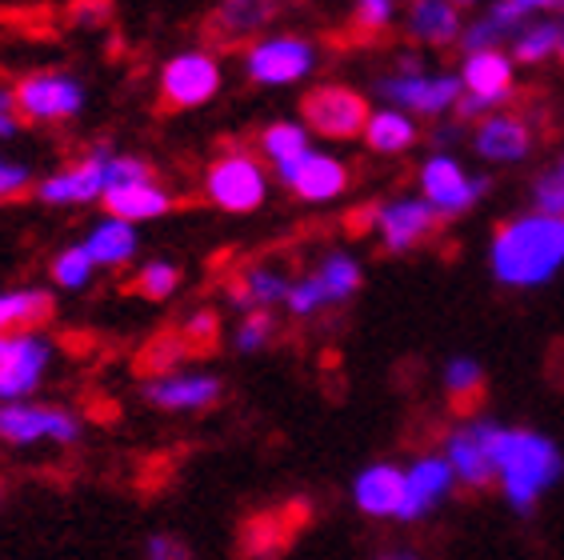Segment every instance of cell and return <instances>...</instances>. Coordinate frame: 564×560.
Returning a JSON list of instances; mask_svg holds the SVG:
<instances>
[{
    "label": "cell",
    "mask_w": 564,
    "mask_h": 560,
    "mask_svg": "<svg viewBox=\"0 0 564 560\" xmlns=\"http://www.w3.org/2000/svg\"><path fill=\"white\" fill-rule=\"evenodd\" d=\"M497 476L505 485V496L521 513H532L541 493L561 476V453L553 441L536 432H505L497 437Z\"/></svg>",
    "instance_id": "2"
},
{
    "label": "cell",
    "mask_w": 564,
    "mask_h": 560,
    "mask_svg": "<svg viewBox=\"0 0 564 560\" xmlns=\"http://www.w3.org/2000/svg\"><path fill=\"white\" fill-rule=\"evenodd\" d=\"M137 245H141L137 225H124V220H117V216L100 220L85 240L88 257H93V265H100V269H117V265L132 260L137 257Z\"/></svg>",
    "instance_id": "27"
},
{
    "label": "cell",
    "mask_w": 564,
    "mask_h": 560,
    "mask_svg": "<svg viewBox=\"0 0 564 560\" xmlns=\"http://www.w3.org/2000/svg\"><path fill=\"white\" fill-rule=\"evenodd\" d=\"M416 181H421V201L433 205L445 220L448 216L468 213V208L485 196V189H489L485 176H468L465 164L456 161L453 152H433V157L421 164Z\"/></svg>",
    "instance_id": "11"
},
{
    "label": "cell",
    "mask_w": 564,
    "mask_h": 560,
    "mask_svg": "<svg viewBox=\"0 0 564 560\" xmlns=\"http://www.w3.org/2000/svg\"><path fill=\"white\" fill-rule=\"evenodd\" d=\"M105 161H109V149H93L61 173L44 176L36 184V201L41 205H93V201H100L105 196Z\"/></svg>",
    "instance_id": "15"
},
{
    "label": "cell",
    "mask_w": 564,
    "mask_h": 560,
    "mask_svg": "<svg viewBox=\"0 0 564 560\" xmlns=\"http://www.w3.org/2000/svg\"><path fill=\"white\" fill-rule=\"evenodd\" d=\"M313 517V505L308 500H284V505H272L252 513L237 532V557L240 560H276L293 549V540L304 532Z\"/></svg>",
    "instance_id": "8"
},
{
    "label": "cell",
    "mask_w": 564,
    "mask_h": 560,
    "mask_svg": "<svg viewBox=\"0 0 564 560\" xmlns=\"http://www.w3.org/2000/svg\"><path fill=\"white\" fill-rule=\"evenodd\" d=\"M456 76H460V85H465V97L456 105V117L460 120L492 117V108L505 105V100L512 97V88H517V65L509 61L505 49L468 53Z\"/></svg>",
    "instance_id": "9"
},
{
    "label": "cell",
    "mask_w": 564,
    "mask_h": 560,
    "mask_svg": "<svg viewBox=\"0 0 564 560\" xmlns=\"http://www.w3.org/2000/svg\"><path fill=\"white\" fill-rule=\"evenodd\" d=\"M17 117L21 120H73L85 112V85L68 73H29L17 85Z\"/></svg>",
    "instance_id": "10"
},
{
    "label": "cell",
    "mask_w": 564,
    "mask_h": 560,
    "mask_svg": "<svg viewBox=\"0 0 564 560\" xmlns=\"http://www.w3.org/2000/svg\"><path fill=\"white\" fill-rule=\"evenodd\" d=\"M445 216L436 213L433 205H424L421 196H401V201H384L372 205V228L384 240L389 252H409V248L424 245L441 228Z\"/></svg>",
    "instance_id": "13"
},
{
    "label": "cell",
    "mask_w": 564,
    "mask_h": 560,
    "mask_svg": "<svg viewBox=\"0 0 564 560\" xmlns=\"http://www.w3.org/2000/svg\"><path fill=\"white\" fill-rule=\"evenodd\" d=\"M272 333H276V321H272V313H269V309H257V313H249L245 321H240V329H237V348H240V353L264 348L272 341Z\"/></svg>",
    "instance_id": "41"
},
{
    "label": "cell",
    "mask_w": 564,
    "mask_h": 560,
    "mask_svg": "<svg viewBox=\"0 0 564 560\" xmlns=\"http://www.w3.org/2000/svg\"><path fill=\"white\" fill-rule=\"evenodd\" d=\"M316 280H321V289H325V301L328 304H345L357 297L360 289V265L348 252H328L321 260V269H316Z\"/></svg>",
    "instance_id": "33"
},
{
    "label": "cell",
    "mask_w": 564,
    "mask_h": 560,
    "mask_svg": "<svg viewBox=\"0 0 564 560\" xmlns=\"http://www.w3.org/2000/svg\"><path fill=\"white\" fill-rule=\"evenodd\" d=\"M152 181V164L132 157V152H109L105 161V193L112 189H129V184H144Z\"/></svg>",
    "instance_id": "36"
},
{
    "label": "cell",
    "mask_w": 564,
    "mask_h": 560,
    "mask_svg": "<svg viewBox=\"0 0 564 560\" xmlns=\"http://www.w3.org/2000/svg\"><path fill=\"white\" fill-rule=\"evenodd\" d=\"M561 53V17H536L524 21L509 36V61L512 65H541L549 56Z\"/></svg>",
    "instance_id": "26"
},
{
    "label": "cell",
    "mask_w": 564,
    "mask_h": 560,
    "mask_svg": "<svg viewBox=\"0 0 564 560\" xmlns=\"http://www.w3.org/2000/svg\"><path fill=\"white\" fill-rule=\"evenodd\" d=\"M380 560H416L413 552H389V557H380Z\"/></svg>",
    "instance_id": "47"
},
{
    "label": "cell",
    "mask_w": 564,
    "mask_h": 560,
    "mask_svg": "<svg viewBox=\"0 0 564 560\" xmlns=\"http://www.w3.org/2000/svg\"><path fill=\"white\" fill-rule=\"evenodd\" d=\"M181 356H185V341L176 333H164L156 336L152 345H144V353L137 356V373H173L176 365H181Z\"/></svg>",
    "instance_id": "35"
},
{
    "label": "cell",
    "mask_w": 564,
    "mask_h": 560,
    "mask_svg": "<svg viewBox=\"0 0 564 560\" xmlns=\"http://www.w3.org/2000/svg\"><path fill=\"white\" fill-rule=\"evenodd\" d=\"M53 292L44 289H17L0 292V336L36 333L41 324L53 321Z\"/></svg>",
    "instance_id": "23"
},
{
    "label": "cell",
    "mask_w": 564,
    "mask_h": 560,
    "mask_svg": "<svg viewBox=\"0 0 564 560\" xmlns=\"http://www.w3.org/2000/svg\"><path fill=\"white\" fill-rule=\"evenodd\" d=\"M149 405L156 409H208L220 400L217 377H161L144 388Z\"/></svg>",
    "instance_id": "24"
},
{
    "label": "cell",
    "mask_w": 564,
    "mask_h": 560,
    "mask_svg": "<svg viewBox=\"0 0 564 560\" xmlns=\"http://www.w3.org/2000/svg\"><path fill=\"white\" fill-rule=\"evenodd\" d=\"M532 205H536V213L561 216L564 220V173L561 169L536 176V184H532Z\"/></svg>",
    "instance_id": "40"
},
{
    "label": "cell",
    "mask_w": 564,
    "mask_h": 560,
    "mask_svg": "<svg viewBox=\"0 0 564 560\" xmlns=\"http://www.w3.org/2000/svg\"><path fill=\"white\" fill-rule=\"evenodd\" d=\"M372 108L348 85H316L301 100V125L325 140H357L365 137Z\"/></svg>",
    "instance_id": "7"
},
{
    "label": "cell",
    "mask_w": 564,
    "mask_h": 560,
    "mask_svg": "<svg viewBox=\"0 0 564 560\" xmlns=\"http://www.w3.org/2000/svg\"><path fill=\"white\" fill-rule=\"evenodd\" d=\"M448 476H453L448 461H433V456H429V461L416 464L413 473H409V496H404L401 517L413 520V517H421V513H429V505L448 488Z\"/></svg>",
    "instance_id": "28"
},
{
    "label": "cell",
    "mask_w": 564,
    "mask_h": 560,
    "mask_svg": "<svg viewBox=\"0 0 564 560\" xmlns=\"http://www.w3.org/2000/svg\"><path fill=\"white\" fill-rule=\"evenodd\" d=\"M404 24H409L413 41L433 44V49L460 41V33H465L460 9H456L453 0H413V4H409V17H404Z\"/></svg>",
    "instance_id": "22"
},
{
    "label": "cell",
    "mask_w": 564,
    "mask_h": 560,
    "mask_svg": "<svg viewBox=\"0 0 564 560\" xmlns=\"http://www.w3.org/2000/svg\"><path fill=\"white\" fill-rule=\"evenodd\" d=\"M497 437L500 429L477 424L448 441V469L465 481V488H489L497 481Z\"/></svg>",
    "instance_id": "17"
},
{
    "label": "cell",
    "mask_w": 564,
    "mask_h": 560,
    "mask_svg": "<svg viewBox=\"0 0 564 560\" xmlns=\"http://www.w3.org/2000/svg\"><path fill=\"white\" fill-rule=\"evenodd\" d=\"M453 4H456V9H477L480 0H453Z\"/></svg>",
    "instance_id": "48"
},
{
    "label": "cell",
    "mask_w": 564,
    "mask_h": 560,
    "mask_svg": "<svg viewBox=\"0 0 564 560\" xmlns=\"http://www.w3.org/2000/svg\"><path fill=\"white\" fill-rule=\"evenodd\" d=\"M445 388H448V397H453V409L460 412V417H473V412H477V405L485 400V373H480L477 360L460 356V360H453V365H448Z\"/></svg>",
    "instance_id": "32"
},
{
    "label": "cell",
    "mask_w": 564,
    "mask_h": 560,
    "mask_svg": "<svg viewBox=\"0 0 564 560\" xmlns=\"http://www.w3.org/2000/svg\"><path fill=\"white\" fill-rule=\"evenodd\" d=\"M48 365V341L36 333L0 336V400L12 405L17 397L33 392Z\"/></svg>",
    "instance_id": "14"
},
{
    "label": "cell",
    "mask_w": 564,
    "mask_h": 560,
    "mask_svg": "<svg viewBox=\"0 0 564 560\" xmlns=\"http://www.w3.org/2000/svg\"><path fill=\"white\" fill-rule=\"evenodd\" d=\"M492 277L509 289H536L553 280L564 265V220L544 213L512 216L492 233Z\"/></svg>",
    "instance_id": "1"
},
{
    "label": "cell",
    "mask_w": 564,
    "mask_h": 560,
    "mask_svg": "<svg viewBox=\"0 0 564 560\" xmlns=\"http://www.w3.org/2000/svg\"><path fill=\"white\" fill-rule=\"evenodd\" d=\"M257 149H261L264 161L276 169V164L293 161V157L313 149V132L304 129L301 120H272L269 129L257 137Z\"/></svg>",
    "instance_id": "29"
},
{
    "label": "cell",
    "mask_w": 564,
    "mask_h": 560,
    "mask_svg": "<svg viewBox=\"0 0 564 560\" xmlns=\"http://www.w3.org/2000/svg\"><path fill=\"white\" fill-rule=\"evenodd\" d=\"M228 297H232V304L257 313V309H269V304H276V301L289 297V280L272 269H245V277L232 284Z\"/></svg>",
    "instance_id": "30"
},
{
    "label": "cell",
    "mask_w": 564,
    "mask_h": 560,
    "mask_svg": "<svg viewBox=\"0 0 564 560\" xmlns=\"http://www.w3.org/2000/svg\"><path fill=\"white\" fill-rule=\"evenodd\" d=\"M33 173H29V164H17L9 157H0V201H12V196H21L29 189Z\"/></svg>",
    "instance_id": "43"
},
{
    "label": "cell",
    "mask_w": 564,
    "mask_h": 560,
    "mask_svg": "<svg viewBox=\"0 0 564 560\" xmlns=\"http://www.w3.org/2000/svg\"><path fill=\"white\" fill-rule=\"evenodd\" d=\"M272 17H276V0H220V9L208 17V36L225 44L245 41L261 33Z\"/></svg>",
    "instance_id": "20"
},
{
    "label": "cell",
    "mask_w": 564,
    "mask_h": 560,
    "mask_svg": "<svg viewBox=\"0 0 564 560\" xmlns=\"http://www.w3.org/2000/svg\"><path fill=\"white\" fill-rule=\"evenodd\" d=\"M272 176H276L293 196L308 201V205L337 201V196L348 189V181H352L348 164L337 161V157H328V152H321V149H308V152H301V157H293V161L276 164Z\"/></svg>",
    "instance_id": "12"
},
{
    "label": "cell",
    "mask_w": 564,
    "mask_h": 560,
    "mask_svg": "<svg viewBox=\"0 0 564 560\" xmlns=\"http://www.w3.org/2000/svg\"><path fill=\"white\" fill-rule=\"evenodd\" d=\"M76 420L48 405H0V441L9 444H36V441H76Z\"/></svg>",
    "instance_id": "16"
},
{
    "label": "cell",
    "mask_w": 564,
    "mask_h": 560,
    "mask_svg": "<svg viewBox=\"0 0 564 560\" xmlns=\"http://www.w3.org/2000/svg\"><path fill=\"white\" fill-rule=\"evenodd\" d=\"M404 496H409V473L392 464H377L357 481V505L369 517H401Z\"/></svg>",
    "instance_id": "21"
},
{
    "label": "cell",
    "mask_w": 564,
    "mask_h": 560,
    "mask_svg": "<svg viewBox=\"0 0 564 560\" xmlns=\"http://www.w3.org/2000/svg\"><path fill=\"white\" fill-rule=\"evenodd\" d=\"M556 56L564 61V17H561V53H556Z\"/></svg>",
    "instance_id": "49"
},
{
    "label": "cell",
    "mask_w": 564,
    "mask_h": 560,
    "mask_svg": "<svg viewBox=\"0 0 564 560\" xmlns=\"http://www.w3.org/2000/svg\"><path fill=\"white\" fill-rule=\"evenodd\" d=\"M100 205H105L109 216L124 220V225H137V220H156V216L173 213L176 201L164 184L144 181V184H129V189H112V193L100 196Z\"/></svg>",
    "instance_id": "19"
},
{
    "label": "cell",
    "mask_w": 564,
    "mask_h": 560,
    "mask_svg": "<svg viewBox=\"0 0 564 560\" xmlns=\"http://www.w3.org/2000/svg\"><path fill=\"white\" fill-rule=\"evenodd\" d=\"M377 93L389 108H401L416 120L456 112V105L465 97V85L456 73H421L416 65H401L397 73L380 76Z\"/></svg>",
    "instance_id": "3"
},
{
    "label": "cell",
    "mask_w": 564,
    "mask_h": 560,
    "mask_svg": "<svg viewBox=\"0 0 564 560\" xmlns=\"http://www.w3.org/2000/svg\"><path fill=\"white\" fill-rule=\"evenodd\" d=\"M500 33H505V44L509 36L521 29L524 21H536V17H564V0H492L489 12H485Z\"/></svg>",
    "instance_id": "31"
},
{
    "label": "cell",
    "mask_w": 564,
    "mask_h": 560,
    "mask_svg": "<svg viewBox=\"0 0 564 560\" xmlns=\"http://www.w3.org/2000/svg\"><path fill=\"white\" fill-rule=\"evenodd\" d=\"M220 336V321L217 313H208V309H200V313L188 316L185 333H181V341H185V353H213V345H217Z\"/></svg>",
    "instance_id": "38"
},
{
    "label": "cell",
    "mask_w": 564,
    "mask_h": 560,
    "mask_svg": "<svg viewBox=\"0 0 564 560\" xmlns=\"http://www.w3.org/2000/svg\"><path fill=\"white\" fill-rule=\"evenodd\" d=\"M0 112H17V93H12V85H0Z\"/></svg>",
    "instance_id": "46"
},
{
    "label": "cell",
    "mask_w": 564,
    "mask_h": 560,
    "mask_svg": "<svg viewBox=\"0 0 564 560\" xmlns=\"http://www.w3.org/2000/svg\"><path fill=\"white\" fill-rule=\"evenodd\" d=\"M21 132V117L17 112H0V140H12Z\"/></svg>",
    "instance_id": "45"
},
{
    "label": "cell",
    "mask_w": 564,
    "mask_h": 560,
    "mask_svg": "<svg viewBox=\"0 0 564 560\" xmlns=\"http://www.w3.org/2000/svg\"><path fill=\"white\" fill-rule=\"evenodd\" d=\"M561 173H564V161H561Z\"/></svg>",
    "instance_id": "50"
},
{
    "label": "cell",
    "mask_w": 564,
    "mask_h": 560,
    "mask_svg": "<svg viewBox=\"0 0 564 560\" xmlns=\"http://www.w3.org/2000/svg\"><path fill=\"white\" fill-rule=\"evenodd\" d=\"M397 17V0H357V9H352V29L357 33H384Z\"/></svg>",
    "instance_id": "39"
},
{
    "label": "cell",
    "mask_w": 564,
    "mask_h": 560,
    "mask_svg": "<svg viewBox=\"0 0 564 560\" xmlns=\"http://www.w3.org/2000/svg\"><path fill=\"white\" fill-rule=\"evenodd\" d=\"M477 152L492 164H517L532 152V129L529 120L517 117V112H492V117L480 120L477 129Z\"/></svg>",
    "instance_id": "18"
},
{
    "label": "cell",
    "mask_w": 564,
    "mask_h": 560,
    "mask_svg": "<svg viewBox=\"0 0 564 560\" xmlns=\"http://www.w3.org/2000/svg\"><path fill=\"white\" fill-rule=\"evenodd\" d=\"M284 304H289L296 316H308V313H316V309H325L328 301H325V289H321L316 272L293 280V284H289V297H284Z\"/></svg>",
    "instance_id": "42"
},
{
    "label": "cell",
    "mask_w": 564,
    "mask_h": 560,
    "mask_svg": "<svg viewBox=\"0 0 564 560\" xmlns=\"http://www.w3.org/2000/svg\"><path fill=\"white\" fill-rule=\"evenodd\" d=\"M416 137H421V129H416V120L409 117V112H401V108H377L369 117V125H365V144H369L372 152H380V157H401V152H409L416 144Z\"/></svg>",
    "instance_id": "25"
},
{
    "label": "cell",
    "mask_w": 564,
    "mask_h": 560,
    "mask_svg": "<svg viewBox=\"0 0 564 560\" xmlns=\"http://www.w3.org/2000/svg\"><path fill=\"white\" fill-rule=\"evenodd\" d=\"M205 196L220 213H257L269 201V169L252 152H220L205 173Z\"/></svg>",
    "instance_id": "4"
},
{
    "label": "cell",
    "mask_w": 564,
    "mask_h": 560,
    "mask_svg": "<svg viewBox=\"0 0 564 560\" xmlns=\"http://www.w3.org/2000/svg\"><path fill=\"white\" fill-rule=\"evenodd\" d=\"M220 80H225V73H220L217 53H208V49L173 53L161 68V105L173 112L200 108L220 93Z\"/></svg>",
    "instance_id": "6"
},
{
    "label": "cell",
    "mask_w": 564,
    "mask_h": 560,
    "mask_svg": "<svg viewBox=\"0 0 564 560\" xmlns=\"http://www.w3.org/2000/svg\"><path fill=\"white\" fill-rule=\"evenodd\" d=\"M316 65H321L316 44L296 33L261 36V41H252L249 53H245V73H249L252 85H261V88L301 85Z\"/></svg>",
    "instance_id": "5"
},
{
    "label": "cell",
    "mask_w": 564,
    "mask_h": 560,
    "mask_svg": "<svg viewBox=\"0 0 564 560\" xmlns=\"http://www.w3.org/2000/svg\"><path fill=\"white\" fill-rule=\"evenodd\" d=\"M144 560H193V552H188L185 540L161 532V537H152L149 545H144Z\"/></svg>",
    "instance_id": "44"
},
{
    "label": "cell",
    "mask_w": 564,
    "mask_h": 560,
    "mask_svg": "<svg viewBox=\"0 0 564 560\" xmlns=\"http://www.w3.org/2000/svg\"><path fill=\"white\" fill-rule=\"evenodd\" d=\"M181 284V269H176L173 260H149L137 277L129 280V292L144 297V301H169Z\"/></svg>",
    "instance_id": "34"
},
{
    "label": "cell",
    "mask_w": 564,
    "mask_h": 560,
    "mask_svg": "<svg viewBox=\"0 0 564 560\" xmlns=\"http://www.w3.org/2000/svg\"><path fill=\"white\" fill-rule=\"evenodd\" d=\"M93 269H97V265H93V257H88V248L73 245L53 260V280L61 284V289H85Z\"/></svg>",
    "instance_id": "37"
}]
</instances>
